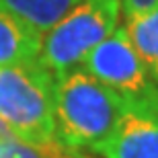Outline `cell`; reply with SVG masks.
Here are the masks:
<instances>
[{"label":"cell","instance_id":"obj_6","mask_svg":"<svg viewBox=\"0 0 158 158\" xmlns=\"http://www.w3.org/2000/svg\"><path fill=\"white\" fill-rule=\"evenodd\" d=\"M41 45L43 33L35 25L0 4V68L39 60Z\"/></svg>","mask_w":158,"mask_h":158},{"label":"cell","instance_id":"obj_9","mask_svg":"<svg viewBox=\"0 0 158 158\" xmlns=\"http://www.w3.org/2000/svg\"><path fill=\"white\" fill-rule=\"evenodd\" d=\"M0 158H66V150L62 146H31L21 140L8 142L0 148Z\"/></svg>","mask_w":158,"mask_h":158},{"label":"cell","instance_id":"obj_5","mask_svg":"<svg viewBox=\"0 0 158 158\" xmlns=\"http://www.w3.org/2000/svg\"><path fill=\"white\" fill-rule=\"evenodd\" d=\"M103 158H158V88L127 101L111 135L93 148Z\"/></svg>","mask_w":158,"mask_h":158},{"label":"cell","instance_id":"obj_11","mask_svg":"<svg viewBox=\"0 0 158 158\" xmlns=\"http://www.w3.org/2000/svg\"><path fill=\"white\" fill-rule=\"evenodd\" d=\"M12 140H15V134H12L10 127H8V125L0 119V148L6 146V144H8V142H12Z\"/></svg>","mask_w":158,"mask_h":158},{"label":"cell","instance_id":"obj_7","mask_svg":"<svg viewBox=\"0 0 158 158\" xmlns=\"http://www.w3.org/2000/svg\"><path fill=\"white\" fill-rule=\"evenodd\" d=\"M125 31L138 58L158 84V10L125 21Z\"/></svg>","mask_w":158,"mask_h":158},{"label":"cell","instance_id":"obj_3","mask_svg":"<svg viewBox=\"0 0 158 158\" xmlns=\"http://www.w3.org/2000/svg\"><path fill=\"white\" fill-rule=\"evenodd\" d=\"M121 0H80L43 35L39 62L56 74L76 68L117 29Z\"/></svg>","mask_w":158,"mask_h":158},{"label":"cell","instance_id":"obj_8","mask_svg":"<svg viewBox=\"0 0 158 158\" xmlns=\"http://www.w3.org/2000/svg\"><path fill=\"white\" fill-rule=\"evenodd\" d=\"M80 0H0V4L47 33Z\"/></svg>","mask_w":158,"mask_h":158},{"label":"cell","instance_id":"obj_2","mask_svg":"<svg viewBox=\"0 0 158 158\" xmlns=\"http://www.w3.org/2000/svg\"><path fill=\"white\" fill-rule=\"evenodd\" d=\"M0 119L31 146H56V76L39 60L0 68Z\"/></svg>","mask_w":158,"mask_h":158},{"label":"cell","instance_id":"obj_1","mask_svg":"<svg viewBox=\"0 0 158 158\" xmlns=\"http://www.w3.org/2000/svg\"><path fill=\"white\" fill-rule=\"evenodd\" d=\"M127 101L82 66L56 74V142L68 152L107 140Z\"/></svg>","mask_w":158,"mask_h":158},{"label":"cell","instance_id":"obj_10","mask_svg":"<svg viewBox=\"0 0 158 158\" xmlns=\"http://www.w3.org/2000/svg\"><path fill=\"white\" fill-rule=\"evenodd\" d=\"M154 10H158V0H121V12L125 21L150 15Z\"/></svg>","mask_w":158,"mask_h":158},{"label":"cell","instance_id":"obj_4","mask_svg":"<svg viewBox=\"0 0 158 158\" xmlns=\"http://www.w3.org/2000/svg\"><path fill=\"white\" fill-rule=\"evenodd\" d=\"M80 66L125 101L142 99L158 88L138 58L125 27H117L82 60Z\"/></svg>","mask_w":158,"mask_h":158}]
</instances>
